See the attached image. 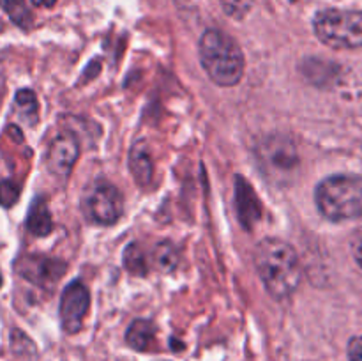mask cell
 <instances>
[{"instance_id":"1","label":"cell","mask_w":362,"mask_h":361,"mask_svg":"<svg viewBox=\"0 0 362 361\" xmlns=\"http://www.w3.org/2000/svg\"><path fill=\"white\" fill-rule=\"evenodd\" d=\"M255 268L267 292L276 299L292 296L300 283L303 268L297 251L278 237H267L255 248Z\"/></svg>"},{"instance_id":"2","label":"cell","mask_w":362,"mask_h":361,"mask_svg":"<svg viewBox=\"0 0 362 361\" xmlns=\"http://www.w3.org/2000/svg\"><path fill=\"white\" fill-rule=\"evenodd\" d=\"M200 62L207 76L221 87H233L243 80L244 55L240 46L221 30H205L198 45Z\"/></svg>"},{"instance_id":"3","label":"cell","mask_w":362,"mask_h":361,"mask_svg":"<svg viewBox=\"0 0 362 361\" xmlns=\"http://www.w3.org/2000/svg\"><path fill=\"white\" fill-rule=\"evenodd\" d=\"M315 202L320 214L331 222L362 218V176L327 177L315 190Z\"/></svg>"},{"instance_id":"4","label":"cell","mask_w":362,"mask_h":361,"mask_svg":"<svg viewBox=\"0 0 362 361\" xmlns=\"http://www.w3.org/2000/svg\"><path fill=\"white\" fill-rule=\"evenodd\" d=\"M317 38L332 50L362 48V11L325 9L315 16Z\"/></svg>"},{"instance_id":"5","label":"cell","mask_w":362,"mask_h":361,"mask_svg":"<svg viewBox=\"0 0 362 361\" xmlns=\"http://www.w3.org/2000/svg\"><path fill=\"white\" fill-rule=\"evenodd\" d=\"M257 161L265 177H269L272 183L283 184L299 166V154L292 138L274 133L258 144Z\"/></svg>"},{"instance_id":"6","label":"cell","mask_w":362,"mask_h":361,"mask_svg":"<svg viewBox=\"0 0 362 361\" xmlns=\"http://www.w3.org/2000/svg\"><path fill=\"white\" fill-rule=\"evenodd\" d=\"M83 209L92 222L99 225H112L119 222L124 212V200L113 184L98 180L83 200Z\"/></svg>"},{"instance_id":"7","label":"cell","mask_w":362,"mask_h":361,"mask_svg":"<svg viewBox=\"0 0 362 361\" xmlns=\"http://www.w3.org/2000/svg\"><path fill=\"white\" fill-rule=\"evenodd\" d=\"M90 308V292L81 280H74L66 287L60 299V321L64 331L74 335L83 326Z\"/></svg>"},{"instance_id":"8","label":"cell","mask_w":362,"mask_h":361,"mask_svg":"<svg viewBox=\"0 0 362 361\" xmlns=\"http://www.w3.org/2000/svg\"><path fill=\"white\" fill-rule=\"evenodd\" d=\"M80 156V144L71 133H60L53 138L46 152V166L55 177L66 179Z\"/></svg>"},{"instance_id":"9","label":"cell","mask_w":362,"mask_h":361,"mask_svg":"<svg viewBox=\"0 0 362 361\" xmlns=\"http://www.w3.org/2000/svg\"><path fill=\"white\" fill-rule=\"evenodd\" d=\"M18 273L37 285L52 287L62 278V275L66 273V264L57 258L25 257L18 264Z\"/></svg>"},{"instance_id":"10","label":"cell","mask_w":362,"mask_h":361,"mask_svg":"<svg viewBox=\"0 0 362 361\" xmlns=\"http://www.w3.org/2000/svg\"><path fill=\"white\" fill-rule=\"evenodd\" d=\"M235 205L237 216L244 229L250 230L262 218V204L257 191L243 176L235 177Z\"/></svg>"},{"instance_id":"11","label":"cell","mask_w":362,"mask_h":361,"mask_svg":"<svg viewBox=\"0 0 362 361\" xmlns=\"http://www.w3.org/2000/svg\"><path fill=\"white\" fill-rule=\"evenodd\" d=\"M129 170L138 186H148L154 176V161L147 142L138 140L129 151Z\"/></svg>"},{"instance_id":"12","label":"cell","mask_w":362,"mask_h":361,"mask_svg":"<svg viewBox=\"0 0 362 361\" xmlns=\"http://www.w3.org/2000/svg\"><path fill=\"white\" fill-rule=\"evenodd\" d=\"M156 326L145 319H136L133 324L127 328L126 342L134 350H151L156 343Z\"/></svg>"},{"instance_id":"13","label":"cell","mask_w":362,"mask_h":361,"mask_svg":"<svg viewBox=\"0 0 362 361\" xmlns=\"http://www.w3.org/2000/svg\"><path fill=\"white\" fill-rule=\"evenodd\" d=\"M27 230L34 236L45 237L53 230V219L45 198L37 197L32 202L27 216Z\"/></svg>"},{"instance_id":"14","label":"cell","mask_w":362,"mask_h":361,"mask_svg":"<svg viewBox=\"0 0 362 361\" xmlns=\"http://www.w3.org/2000/svg\"><path fill=\"white\" fill-rule=\"evenodd\" d=\"M152 258H154V264L159 271L170 273L179 264V250L170 241H161V243H158L154 246Z\"/></svg>"},{"instance_id":"15","label":"cell","mask_w":362,"mask_h":361,"mask_svg":"<svg viewBox=\"0 0 362 361\" xmlns=\"http://www.w3.org/2000/svg\"><path fill=\"white\" fill-rule=\"evenodd\" d=\"M0 6L20 27H28L32 23V13L25 0H0Z\"/></svg>"},{"instance_id":"16","label":"cell","mask_w":362,"mask_h":361,"mask_svg":"<svg viewBox=\"0 0 362 361\" xmlns=\"http://www.w3.org/2000/svg\"><path fill=\"white\" fill-rule=\"evenodd\" d=\"M124 265H126L127 271H131L133 275L144 276L147 273V258H145L144 250H141L138 244H129L124 251Z\"/></svg>"},{"instance_id":"17","label":"cell","mask_w":362,"mask_h":361,"mask_svg":"<svg viewBox=\"0 0 362 361\" xmlns=\"http://www.w3.org/2000/svg\"><path fill=\"white\" fill-rule=\"evenodd\" d=\"M223 11L233 20H243L253 7V0H219Z\"/></svg>"},{"instance_id":"18","label":"cell","mask_w":362,"mask_h":361,"mask_svg":"<svg viewBox=\"0 0 362 361\" xmlns=\"http://www.w3.org/2000/svg\"><path fill=\"white\" fill-rule=\"evenodd\" d=\"M20 198V186L14 180H0V205L2 207H13Z\"/></svg>"},{"instance_id":"19","label":"cell","mask_w":362,"mask_h":361,"mask_svg":"<svg viewBox=\"0 0 362 361\" xmlns=\"http://www.w3.org/2000/svg\"><path fill=\"white\" fill-rule=\"evenodd\" d=\"M16 105L20 106V112L25 113V117L30 113L32 119L35 120V117H37V99H35L34 92L32 91H20L16 94Z\"/></svg>"},{"instance_id":"20","label":"cell","mask_w":362,"mask_h":361,"mask_svg":"<svg viewBox=\"0 0 362 361\" xmlns=\"http://www.w3.org/2000/svg\"><path fill=\"white\" fill-rule=\"evenodd\" d=\"M350 251H352L357 264L362 268V227L352 232V237H350Z\"/></svg>"},{"instance_id":"21","label":"cell","mask_w":362,"mask_h":361,"mask_svg":"<svg viewBox=\"0 0 362 361\" xmlns=\"http://www.w3.org/2000/svg\"><path fill=\"white\" fill-rule=\"evenodd\" d=\"M349 361H362V335L349 342Z\"/></svg>"},{"instance_id":"22","label":"cell","mask_w":362,"mask_h":361,"mask_svg":"<svg viewBox=\"0 0 362 361\" xmlns=\"http://www.w3.org/2000/svg\"><path fill=\"white\" fill-rule=\"evenodd\" d=\"M55 2L57 0H32V4L39 7H52Z\"/></svg>"}]
</instances>
